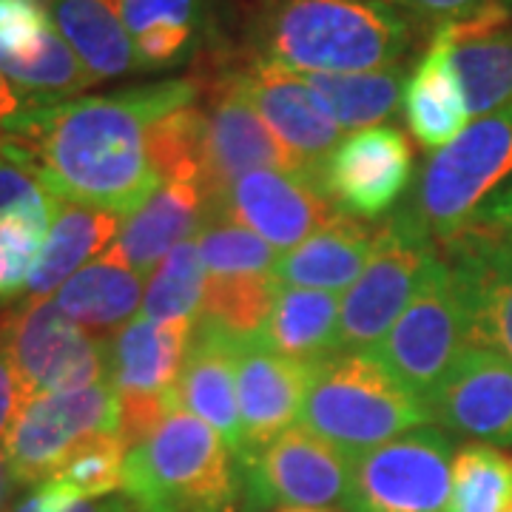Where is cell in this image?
<instances>
[{
  "label": "cell",
  "mask_w": 512,
  "mask_h": 512,
  "mask_svg": "<svg viewBox=\"0 0 512 512\" xmlns=\"http://www.w3.org/2000/svg\"><path fill=\"white\" fill-rule=\"evenodd\" d=\"M20 407H23V390H20V382L9 356L0 348V450H3L6 433H9Z\"/></svg>",
  "instance_id": "60d3db41"
},
{
  "label": "cell",
  "mask_w": 512,
  "mask_h": 512,
  "mask_svg": "<svg viewBox=\"0 0 512 512\" xmlns=\"http://www.w3.org/2000/svg\"><path fill=\"white\" fill-rule=\"evenodd\" d=\"M444 248L464 308L467 345L512 362V237L473 225Z\"/></svg>",
  "instance_id": "9a60e30c"
},
{
  "label": "cell",
  "mask_w": 512,
  "mask_h": 512,
  "mask_svg": "<svg viewBox=\"0 0 512 512\" xmlns=\"http://www.w3.org/2000/svg\"><path fill=\"white\" fill-rule=\"evenodd\" d=\"M94 436H120V396L111 382L23 402L0 453L15 481L37 487Z\"/></svg>",
  "instance_id": "9c48e42d"
},
{
  "label": "cell",
  "mask_w": 512,
  "mask_h": 512,
  "mask_svg": "<svg viewBox=\"0 0 512 512\" xmlns=\"http://www.w3.org/2000/svg\"><path fill=\"white\" fill-rule=\"evenodd\" d=\"M120 228L123 217L117 214L89 205L60 202L26 293L32 299H49V293L60 291L77 274L80 265H86L120 234Z\"/></svg>",
  "instance_id": "d4e9b609"
},
{
  "label": "cell",
  "mask_w": 512,
  "mask_h": 512,
  "mask_svg": "<svg viewBox=\"0 0 512 512\" xmlns=\"http://www.w3.org/2000/svg\"><path fill=\"white\" fill-rule=\"evenodd\" d=\"M123 461L126 444L120 436H94L74 447L46 481L66 487L80 501H94L123 487Z\"/></svg>",
  "instance_id": "8d00e7d4"
},
{
  "label": "cell",
  "mask_w": 512,
  "mask_h": 512,
  "mask_svg": "<svg viewBox=\"0 0 512 512\" xmlns=\"http://www.w3.org/2000/svg\"><path fill=\"white\" fill-rule=\"evenodd\" d=\"M205 265L197 239H185L160 262L148 282L137 319L143 322H180L200 316L205 299Z\"/></svg>",
  "instance_id": "4dcf8cb0"
},
{
  "label": "cell",
  "mask_w": 512,
  "mask_h": 512,
  "mask_svg": "<svg viewBox=\"0 0 512 512\" xmlns=\"http://www.w3.org/2000/svg\"><path fill=\"white\" fill-rule=\"evenodd\" d=\"M453 441L419 427L353 461L348 512H444L453 478Z\"/></svg>",
  "instance_id": "8fae6325"
},
{
  "label": "cell",
  "mask_w": 512,
  "mask_h": 512,
  "mask_svg": "<svg viewBox=\"0 0 512 512\" xmlns=\"http://www.w3.org/2000/svg\"><path fill=\"white\" fill-rule=\"evenodd\" d=\"M0 348L15 367L23 402L109 382L106 339L89 336L52 299H29L3 316Z\"/></svg>",
  "instance_id": "52a82bcc"
},
{
  "label": "cell",
  "mask_w": 512,
  "mask_h": 512,
  "mask_svg": "<svg viewBox=\"0 0 512 512\" xmlns=\"http://www.w3.org/2000/svg\"><path fill=\"white\" fill-rule=\"evenodd\" d=\"M202 214L205 200L197 185L163 183L143 208L123 222L109 256L137 276H148L157 262L197 231Z\"/></svg>",
  "instance_id": "7402d4cb"
},
{
  "label": "cell",
  "mask_w": 512,
  "mask_h": 512,
  "mask_svg": "<svg viewBox=\"0 0 512 512\" xmlns=\"http://www.w3.org/2000/svg\"><path fill=\"white\" fill-rule=\"evenodd\" d=\"M225 77L254 106L265 126L274 131L299 174L322 183L325 163L342 143V126L330 117L311 86L299 74L259 57L242 69L225 72Z\"/></svg>",
  "instance_id": "7c38bea8"
},
{
  "label": "cell",
  "mask_w": 512,
  "mask_h": 512,
  "mask_svg": "<svg viewBox=\"0 0 512 512\" xmlns=\"http://www.w3.org/2000/svg\"><path fill=\"white\" fill-rule=\"evenodd\" d=\"M9 481H15L12 473H9V467H6V458L0 453V504H3V498L9 493Z\"/></svg>",
  "instance_id": "bcb514c9"
},
{
  "label": "cell",
  "mask_w": 512,
  "mask_h": 512,
  "mask_svg": "<svg viewBox=\"0 0 512 512\" xmlns=\"http://www.w3.org/2000/svg\"><path fill=\"white\" fill-rule=\"evenodd\" d=\"M467 345L464 308L447 259H433L399 322L373 350L399 382L430 404Z\"/></svg>",
  "instance_id": "ba28073f"
},
{
  "label": "cell",
  "mask_w": 512,
  "mask_h": 512,
  "mask_svg": "<svg viewBox=\"0 0 512 512\" xmlns=\"http://www.w3.org/2000/svg\"><path fill=\"white\" fill-rule=\"evenodd\" d=\"M46 234L32 220L0 217V302L29 288Z\"/></svg>",
  "instance_id": "74e56055"
},
{
  "label": "cell",
  "mask_w": 512,
  "mask_h": 512,
  "mask_svg": "<svg viewBox=\"0 0 512 512\" xmlns=\"http://www.w3.org/2000/svg\"><path fill=\"white\" fill-rule=\"evenodd\" d=\"M302 427L350 461L433 421L430 404L399 382L373 353L333 356L313 367Z\"/></svg>",
  "instance_id": "277c9868"
},
{
  "label": "cell",
  "mask_w": 512,
  "mask_h": 512,
  "mask_svg": "<svg viewBox=\"0 0 512 512\" xmlns=\"http://www.w3.org/2000/svg\"><path fill=\"white\" fill-rule=\"evenodd\" d=\"M237 342L231 333L197 319L185 365L174 384L180 407L214 427L234 458L245 450L237 396Z\"/></svg>",
  "instance_id": "d6986e66"
},
{
  "label": "cell",
  "mask_w": 512,
  "mask_h": 512,
  "mask_svg": "<svg viewBox=\"0 0 512 512\" xmlns=\"http://www.w3.org/2000/svg\"><path fill=\"white\" fill-rule=\"evenodd\" d=\"M205 114H208V128H205V160H202L200 183L205 217H211L225 200L228 188L251 171L299 174L291 154L276 140L274 131L265 126V120L225 74L214 86L211 111Z\"/></svg>",
  "instance_id": "4fadbf2b"
},
{
  "label": "cell",
  "mask_w": 512,
  "mask_h": 512,
  "mask_svg": "<svg viewBox=\"0 0 512 512\" xmlns=\"http://www.w3.org/2000/svg\"><path fill=\"white\" fill-rule=\"evenodd\" d=\"M316 97L325 103L330 117L342 128L362 131L382 123L404 100V66H387L376 72L353 74H299Z\"/></svg>",
  "instance_id": "f1b7e54d"
},
{
  "label": "cell",
  "mask_w": 512,
  "mask_h": 512,
  "mask_svg": "<svg viewBox=\"0 0 512 512\" xmlns=\"http://www.w3.org/2000/svg\"><path fill=\"white\" fill-rule=\"evenodd\" d=\"M407 9H413L419 18L436 20V26L444 20L458 18L470 9H476L481 3H490V0H399Z\"/></svg>",
  "instance_id": "b9f144b4"
},
{
  "label": "cell",
  "mask_w": 512,
  "mask_h": 512,
  "mask_svg": "<svg viewBox=\"0 0 512 512\" xmlns=\"http://www.w3.org/2000/svg\"><path fill=\"white\" fill-rule=\"evenodd\" d=\"M510 512H512V510H510Z\"/></svg>",
  "instance_id": "816d5d0a"
},
{
  "label": "cell",
  "mask_w": 512,
  "mask_h": 512,
  "mask_svg": "<svg viewBox=\"0 0 512 512\" xmlns=\"http://www.w3.org/2000/svg\"><path fill=\"white\" fill-rule=\"evenodd\" d=\"M436 259V242L399 208L376 228V248L345 293L339 313V356L373 353L419 291Z\"/></svg>",
  "instance_id": "8992f818"
},
{
  "label": "cell",
  "mask_w": 512,
  "mask_h": 512,
  "mask_svg": "<svg viewBox=\"0 0 512 512\" xmlns=\"http://www.w3.org/2000/svg\"><path fill=\"white\" fill-rule=\"evenodd\" d=\"M202 3H208V0H202Z\"/></svg>",
  "instance_id": "681fc988"
},
{
  "label": "cell",
  "mask_w": 512,
  "mask_h": 512,
  "mask_svg": "<svg viewBox=\"0 0 512 512\" xmlns=\"http://www.w3.org/2000/svg\"><path fill=\"white\" fill-rule=\"evenodd\" d=\"M194 339V322L134 319L106 339L109 382L120 399H163L174 390Z\"/></svg>",
  "instance_id": "ffe728a7"
},
{
  "label": "cell",
  "mask_w": 512,
  "mask_h": 512,
  "mask_svg": "<svg viewBox=\"0 0 512 512\" xmlns=\"http://www.w3.org/2000/svg\"><path fill=\"white\" fill-rule=\"evenodd\" d=\"M208 114L200 103L168 111L148 126V157L160 183H191L200 188Z\"/></svg>",
  "instance_id": "1f68e13d"
},
{
  "label": "cell",
  "mask_w": 512,
  "mask_h": 512,
  "mask_svg": "<svg viewBox=\"0 0 512 512\" xmlns=\"http://www.w3.org/2000/svg\"><path fill=\"white\" fill-rule=\"evenodd\" d=\"M402 109L413 137L427 151L450 146L473 123L453 66V49L441 35H433L427 55L407 77Z\"/></svg>",
  "instance_id": "603a6c76"
},
{
  "label": "cell",
  "mask_w": 512,
  "mask_h": 512,
  "mask_svg": "<svg viewBox=\"0 0 512 512\" xmlns=\"http://www.w3.org/2000/svg\"><path fill=\"white\" fill-rule=\"evenodd\" d=\"M313 367L271 350L259 336L237 342V396L245 450L237 461L291 430L302 416Z\"/></svg>",
  "instance_id": "ac0fdd59"
},
{
  "label": "cell",
  "mask_w": 512,
  "mask_h": 512,
  "mask_svg": "<svg viewBox=\"0 0 512 512\" xmlns=\"http://www.w3.org/2000/svg\"><path fill=\"white\" fill-rule=\"evenodd\" d=\"M197 97V80H163L23 109L0 131L35 157L43 183L57 200L128 220L160 188L148 157V126Z\"/></svg>",
  "instance_id": "6da1fadb"
},
{
  "label": "cell",
  "mask_w": 512,
  "mask_h": 512,
  "mask_svg": "<svg viewBox=\"0 0 512 512\" xmlns=\"http://www.w3.org/2000/svg\"><path fill=\"white\" fill-rule=\"evenodd\" d=\"M279 285L271 276H237V279H208L205 299L197 319L217 325L234 339H254L262 333Z\"/></svg>",
  "instance_id": "836d02e7"
},
{
  "label": "cell",
  "mask_w": 512,
  "mask_h": 512,
  "mask_svg": "<svg viewBox=\"0 0 512 512\" xmlns=\"http://www.w3.org/2000/svg\"><path fill=\"white\" fill-rule=\"evenodd\" d=\"M476 225L493 228V231H501V234L512 237V183L507 188H501L493 200H487V205L478 214Z\"/></svg>",
  "instance_id": "7bdbcfd3"
},
{
  "label": "cell",
  "mask_w": 512,
  "mask_h": 512,
  "mask_svg": "<svg viewBox=\"0 0 512 512\" xmlns=\"http://www.w3.org/2000/svg\"><path fill=\"white\" fill-rule=\"evenodd\" d=\"M325 185L288 171H251L228 188L208 220H231L288 254L336 217Z\"/></svg>",
  "instance_id": "5bb4252c"
},
{
  "label": "cell",
  "mask_w": 512,
  "mask_h": 512,
  "mask_svg": "<svg viewBox=\"0 0 512 512\" xmlns=\"http://www.w3.org/2000/svg\"><path fill=\"white\" fill-rule=\"evenodd\" d=\"M46 3H49V0H46Z\"/></svg>",
  "instance_id": "f907efd6"
},
{
  "label": "cell",
  "mask_w": 512,
  "mask_h": 512,
  "mask_svg": "<svg viewBox=\"0 0 512 512\" xmlns=\"http://www.w3.org/2000/svg\"><path fill=\"white\" fill-rule=\"evenodd\" d=\"M407 46V20L384 0H274L256 23V57L293 74L376 72Z\"/></svg>",
  "instance_id": "7a4b0ae2"
},
{
  "label": "cell",
  "mask_w": 512,
  "mask_h": 512,
  "mask_svg": "<svg viewBox=\"0 0 512 512\" xmlns=\"http://www.w3.org/2000/svg\"><path fill=\"white\" fill-rule=\"evenodd\" d=\"M106 3H109V6H114V9H117V0H106Z\"/></svg>",
  "instance_id": "c3c4849f"
},
{
  "label": "cell",
  "mask_w": 512,
  "mask_h": 512,
  "mask_svg": "<svg viewBox=\"0 0 512 512\" xmlns=\"http://www.w3.org/2000/svg\"><path fill=\"white\" fill-rule=\"evenodd\" d=\"M430 413L450 433L512 447V362L467 345L433 393Z\"/></svg>",
  "instance_id": "e0dca14e"
},
{
  "label": "cell",
  "mask_w": 512,
  "mask_h": 512,
  "mask_svg": "<svg viewBox=\"0 0 512 512\" xmlns=\"http://www.w3.org/2000/svg\"><path fill=\"white\" fill-rule=\"evenodd\" d=\"M12 512H37L35 507H32V501H29V495L20 501L18 507ZM66 512H134L131 510V504L128 501H120V498H103V501H77L74 507H69Z\"/></svg>",
  "instance_id": "ee69618b"
},
{
  "label": "cell",
  "mask_w": 512,
  "mask_h": 512,
  "mask_svg": "<svg viewBox=\"0 0 512 512\" xmlns=\"http://www.w3.org/2000/svg\"><path fill=\"white\" fill-rule=\"evenodd\" d=\"M373 248L376 228H367L348 214H336L325 228L276 259V285L330 293L345 291L362 276Z\"/></svg>",
  "instance_id": "44dd1931"
},
{
  "label": "cell",
  "mask_w": 512,
  "mask_h": 512,
  "mask_svg": "<svg viewBox=\"0 0 512 512\" xmlns=\"http://www.w3.org/2000/svg\"><path fill=\"white\" fill-rule=\"evenodd\" d=\"M49 9L57 32L97 83L140 69L134 40L106 0H49Z\"/></svg>",
  "instance_id": "484cf974"
},
{
  "label": "cell",
  "mask_w": 512,
  "mask_h": 512,
  "mask_svg": "<svg viewBox=\"0 0 512 512\" xmlns=\"http://www.w3.org/2000/svg\"><path fill=\"white\" fill-rule=\"evenodd\" d=\"M55 29L46 0H0V60L35 49Z\"/></svg>",
  "instance_id": "ab89813d"
},
{
  "label": "cell",
  "mask_w": 512,
  "mask_h": 512,
  "mask_svg": "<svg viewBox=\"0 0 512 512\" xmlns=\"http://www.w3.org/2000/svg\"><path fill=\"white\" fill-rule=\"evenodd\" d=\"M143 296V276L103 254L97 262L80 268L57 291L55 302L80 328L106 333L126 328L128 319L140 313Z\"/></svg>",
  "instance_id": "4316f807"
},
{
  "label": "cell",
  "mask_w": 512,
  "mask_h": 512,
  "mask_svg": "<svg viewBox=\"0 0 512 512\" xmlns=\"http://www.w3.org/2000/svg\"><path fill=\"white\" fill-rule=\"evenodd\" d=\"M60 200L46 188L35 157L0 131V217H23L52 228Z\"/></svg>",
  "instance_id": "d590c367"
},
{
  "label": "cell",
  "mask_w": 512,
  "mask_h": 512,
  "mask_svg": "<svg viewBox=\"0 0 512 512\" xmlns=\"http://www.w3.org/2000/svg\"><path fill=\"white\" fill-rule=\"evenodd\" d=\"M470 117H487L512 103V32L450 46Z\"/></svg>",
  "instance_id": "f546056e"
},
{
  "label": "cell",
  "mask_w": 512,
  "mask_h": 512,
  "mask_svg": "<svg viewBox=\"0 0 512 512\" xmlns=\"http://www.w3.org/2000/svg\"><path fill=\"white\" fill-rule=\"evenodd\" d=\"M512 183V103L473 120L421 171L404 205L433 242H453L476 225L481 208Z\"/></svg>",
  "instance_id": "5b68a950"
},
{
  "label": "cell",
  "mask_w": 512,
  "mask_h": 512,
  "mask_svg": "<svg viewBox=\"0 0 512 512\" xmlns=\"http://www.w3.org/2000/svg\"><path fill=\"white\" fill-rule=\"evenodd\" d=\"M117 15L131 40L151 35H194L197 0H117Z\"/></svg>",
  "instance_id": "f35d334b"
},
{
  "label": "cell",
  "mask_w": 512,
  "mask_h": 512,
  "mask_svg": "<svg viewBox=\"0 0 512 512\" xmlns=\"http://www.w3.org/2000/svg\"><path fill=\"white\" fill-rule=\"evenodd\" d=\"M0 72L15 86V92L23 100V109L66 103L97 83L89 69L80 63V57L74 55L66 37L57 32V26L35 49L0 60Z\"/></svg>",
  "instance_id": "83f0119b"
},
{
  "label": "cell",
  "mask_w": 512,
  "mask_h": 512,
  "mask_svg": "<svg viewBox=\"0 0 512 512\" xmlns=\"http://www.w3.org/2000/svg\"><path fill=\"white\" fill-rule=\"evenodd\" d=\"M339 296L313 288H279L259 339L308 367L339 356Z\"/></svg>",
  "instance_id": "cb8c5ba5"
},
{
  "label": "cell",
  "mask_w": 512,
  "mask_h": 512,
  "mask_svg": "<svg viewBox=\"0 0 512 512\" xmlns=\"http://www.w3.org/2000/svg\"><path fill=\"white\" fill-rule=\"evenodd\" d=\"M413 180V148L399 128L373 126L348 134L330 154L322 185L353 220L390 211Z\"/></svg>",
  "instance_id": "2e32d148"
},
{
  "label": "cell",
  "mask_w": 512,
  "mask_h": 512,
  "mask_svg": "<svg viewBox=\"0 0 512 512\" xmlns=\"http://www.w3.org/2000/svg\"><path fill=\"white\" fill-rule=\"evenodd\" d=\"M279 512H325V510H311V507H288V510H279Z\"/></svg>",
  "instance_id": "7dc6e473"
},
{
  "label": "cell",
  "mask_w": 512,
  "mask_h": 512,
  "mask_svg": "<svg viewBox=\"0 0 512 512\" xmlns=\"http://www.w3.org/2000/svg\"><path fill=\"white\" fill-rule=\"evenodd\" d=\"M123 493L134 512H228L239 481L220 433L180 407L126 450Z\"/></svg>",
  "instance_id": "3957f363"
},
{
  "label": "cell",
  "mask_w": 512,
  "mask_h": 512,
  "mask_svg": "<svg viewBox=\"0 0 512 512\" xmlns=\"http://www.w3.org/2000/svg\"><path fill=\"white\" fill-rule=\"evenodd\" d=\"M202 265L208 279H237V276H271L276 265V248H271L254 231L231 220H208L197 234Z\"/></svg>",
  "instance_id": "e575fe53"
},
{
  "label": "cell",
  "mask_w": 512,
  "mask_h": 512,
  "mask_svg": "<svg viewBox=\"0 0 512 512\" xmlns=\"http://www.w3.org/2000/svg\"><path fill=\"white\" fill-rule=\"evenodd\" d=\"M20 111H23V100L15 92V86L9 83V77L0 72V128L6 126Z\"/></svg>",
  "instance_id": "f6af8a7d"
},
{
  "label": "cell",
  "mask_w": 512,
  "mask_h": 512,
  "mask_svg": "<svg viewBox=\"0 0 512 512\" xmlns=\"http://www.w3.org/2000/svg\"><path fill=\"white\" fill-rule=\"evenodd\" d=\"M512 456L490 444H467L453 458L444 512H510Z\"/></svg>",
  "instance_id": "d6a6232c"
},
{
  "label": "cell",
  "mask_w": 512,
  "mask_h": 512,
  "mask_svg": "<svg viewBox=\"0 0 512 512\" xmlns=\"http://www.w3.org/2000/svg\"><path fill=\"white\" fill-rule=\"evenodd\" d=\"M353 461L305 427H291L237 461V481L248 512L271 507H345Z\"/></svg>",
  "instance_id": "30bf717a"
}]
</instances>
